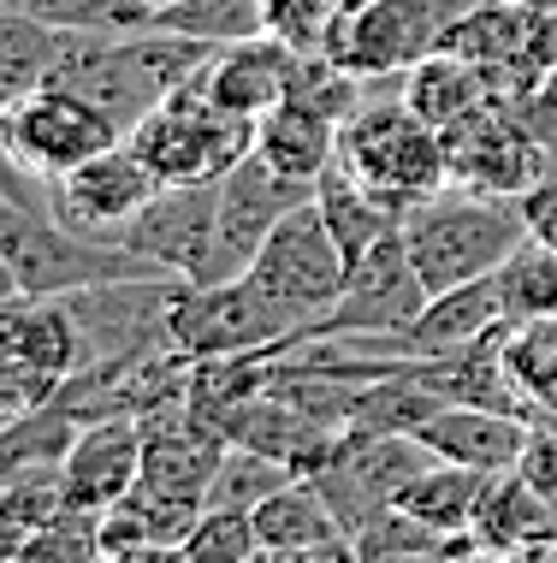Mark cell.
I'll list each match as a JSON object with an SVG mask.
<instances>
[{"mask_svg":"<svg viewBox=\"0 0 557 563\" xmlns=\"http://www.w3.org/2000/svg\"><path fill=\"white\" fill-rule=\"evenodd\" d=\"M427 463H433V451L421 445V433H356L350 428L344 445L333 451V463H326L321 475H309V481L333 498L338 522L350 528V540H356V528H363L374 510L398 505V493Z\"/></svg>","mask_w":557,"mask_h":563,"instance_id":"12","label":"cell"},{"mask_svg":"<svg viewBox=\"0 0 557 563\" xmlns=\"http://www.w3.org/2000/svg\"><path fill=\"white\" fill-rule=\"evenodd\" d=\"M522 475L539 481L546 493H557V409H534L528 421V445H522Z\"/></svg>","mask_w":557,"mask_h":563,"instance_id":"39","label":"cell"},{"mask_svg":"<svg viewBox=\"0 0 557 563\" xmlns=\"http://www.w3.org/2000/svg\"><path fill=\"white\" fill-rule=\"evenodd\" d=\"M214 54H220V42L185 36V30H167V24H148V30H66V48H59L48 84L78 89L83 101H96V108L131 136V125H143L172 89L202 78Z\"/></svg>","mask_w":557,"mask_h":563,"instance_id":"2","label":"cell"},{"mask_svg":"<svg viewBox=\"0 0 557 563\" xmlns=\"http://www.w3.org/2000/svg\"><path fill=\"white\" fill-rule=\"evenodd\" d=\"M255 155H267L291 178H321L338 155V125L326 113H314L309 101L285 96L274 113L255 119Z\"/></svg>","mask_w":557,"mask_h":563,"instance_id":"25","label":"cell"},{"mask_svg":"<svg viewBox=\"0 0 557 563\" xmlns=\"http://www.w3.org/2000/svg\"><path fill=\"white\" fill-rule=\"evenodd\" d=\"M469 534L480 540V558H557V493L504 468L480 493Z\"/></svg>","mask_w":557,"mask_h":563,"instance_id":"18","label":"cell"},{"mask_svg":"<svg viewBox=\"0 0 557 563\" xmlns=\"http://www.w3.org/2000/svg\"><path fill=\"white\" fill-rule=\"evenodd\" d=\"M450 12H457L450 0H350V7H338V24L321 54L374 84L403 78L415 59L439 48Z\"/></svg>","mask_w":557,"mask_h":563,"instance_id":"10","label":"cell"},{"mask_svg":"<svg viewBox=\"0 0 557 563\" xmlns=\"http://www.w3.org/2000/svg\"><path fill=\"white\" fill-rule=\"evenodd\" d=\"M445 161H450V185L516 196V202L552 173V155L539 148L522 101L510 96H487L475 113L445 125Z\"/></svg>","mask_w":557,"mask_h":563,"instance_id":"11","label":"cell"},{"mask_svg":"<svg viewBox=\"0 0 557 563\" xmlns=\"http://www.w3.org/2000/svg\"><path fill=\"white\" fill-rule=\"evenodd\" d=\"M0 273L7 297H66L83 285H113V279H155V262H143L125 243L83 238L78 225L54 208L48 178L24 173L7 161V196H0ZM178 279V273H172Z\"/></svg>","mask_w":557,"mask_h":563,"instance_id":"1","label":"cell"},{"mask_svg":"<svg viewBox=\"0 0 557 563\" xmlns=\"http://www.w3.org/2000/svg\"><path fill=\"white\" fill-rule=\"evenodd\" d=\"M297 66H303V54H297L291 42H279V36H267V30H261V36L225 42V48L208 59V71L196 84H202L225 113L261 119V113H274L279 101L291 96Z\"/></svg>","mask_w":557,"mask_h":563,"instance_id":"19","label":"cell"},{"mask_svg":"<svg viewBox=\"0 0 557 563\" xmlns=\"http://www.w3.org/2000/svg\"><path fill=\"white\" fill-rule=\"evenodd\" d=\"M285 481H297L291 463H279L267 451H249V445H232L214 468V486H208V510H255Z\"/></svg>","mask_w":557,"mask_h":563,"instance_id":"32","label":"cell"},{"mask_svg":"<svg viewBox=\"0 0 557 563\" xmlns=\"http://www.w3.org/2000/svg\"><path fill=\"white\" fill-rule=\"evenodd\" d=\"M504 362L534 409H557V314L504 332Z\"/></svg>","mask_w":557,"mask_h":563,"instance_id":"34","label":"cell"},{"mask_svg":"<svg viewBox=\"0 0 557 563\" xmlns=\"http://www.w3.org/2000/svg\"><path fill=\"white\" fill-rule=\"evenodd\" d=\"M539 66H557V12H546V19H539Z\"/></svg>","mask_w":557,"mask_h":563,"instance_id":"42","label":"cell"},{"mask_svg":"<svg viewBox=\"0 0 557 563\" xmlns=\"http://www.w3.org/2000/svg\"><path fill=\"white\" fill-rule=\"evenodd\" d=\"M125 143L137 148L167 185H208V178H225L255 148V119L225 113L202 84H185V89H172L143 125H131Z\"/></svg>","mask_w":557,"mask_h":563,"instance_id":"5","label":"cell"},{"mask_svg":"<svg viewBox=\"0 0 557 563\" xmlns=\"http://www.w3.org/2000/svg\"><path fill=\"white\" fill-rule=\"evenodd\" d=\"M244 273L274 302H285L297 321L321 327L333 314V302L344 297V285H350V255L338 250L321 202H303L267 232V243L255 250V262Z\"/></svg>","mask_w":557,"mask_h":563,"instance_id":"7","label":"cell"},{"mask_svg":"<svg viewBox=\"0 0 557 563\" xmlns=\"http://www.w3.org/2000/svg\"><path fill=\"white\" fill-rule=\"evenodd\" d=\"M143 416H101L83 421V433L71 439L66 463V505L71 510H96L108 516L113 505H125L143 481Z\"/></svg>","mask_w":557,"mask_h":563,"instance_id":"16","label":"cell"},{"mask_svg":"<svg viewBox=\"0 0 557 563\" xmlns=\"http://www.w3.org/2000/svg\"><path fill=\"white\" fill-rule=\"evenodd\" d=\"M83 433V421L71 416V409L59 404H42L30 409V416H12L7 428H0V475H12V468H42V463H66L71 439Z\"/></svg>","mask_w":557,"mask_h":563,"instance_id":"31","label":"cell"},{"mask_svg":"<svg viewBox=\"0 0 557 563\" xmlns=\"http://www.w3.org/2000/svg\"><path fill=\"white\" fill-rule=\"evenodd\" d=\"M522 113H528V125H534V136H539V148H546L552 166H557V66L546 71V84H539L534 96L522 101Z\"/></svg>","mask_w":557,"mask_h":563,"instance_id":"40","label":"cell"},{"mask_svg":"<svg viewBox=\"0 0 557 563\" xmlns=\"http://www.w3.org/2000/svg\"><path fill=\"white\" fill-rule=\"evenodd\" d=\"M119 243L137 250L143 262L178 273L185 285L237 279L232 255H225V243H220V178H208V185H167L125 225Z\"/></svg>","mask_w":557,"mask_h":563,"instance_id":"9","label":"cell"},{"mask_svg":"<svg viewBox=\"0 0 557 563\" xmlns=\"http://www.w3.org/2000/svg\"><path fill=\"white\" fill-rule=\"evenodd\" d=\"M185 563H255L261 534H255V510H202V522L178 545Z\"/></svg>","mask_w":557,"mask_h":563,"instance_id":"35","label":"cell"},{"mask_svg":"<svg viewBox=\"0 0 557 563\" xmlns=\"http://www.w3.org/2000/svg\"><path fill=\"white\" fill-rule=\"evenodd\" d=\"M7 7H30L36 19L59 30H148L155 7L148 0H7Z\"/></svg>","mask_w":557,"mask_h":563,"instance_id":"36","label":"cell"},{"mask_svg":"<svg viewBox=\"0 0 557 563\" xmlns=\"http://www.w3.org/2000/svg\"><path fill=\"white\" fill-rule=\"evenodd\" d=\"M510 314H504V291H499V273L469 285H450L415 314V327L403 332L410 356H439V350H469L487 339H504Z\"/></svg>","mask_w":557,"mask_h":563,"instance_id":"22","label":"cell"},{"mask_svg":"<svg viewBox=\"0 0 557 563\" xmlns=\"http://www.w3.org/2000/svg\"><path fill=\"white\" fill-rule=\"evenodd\" d=\"M487 481L492 475H480V468H463V463L433 456V463L398 493V505L415 510L421 522H433L439 534H469L475 505H480V493H487Z\"/></svg>","mask_w":557,"mask_h":563,"instance_id":"29","label":"cell"},{"mask_svg":"<svg viewBox=\"0 0 557 563\" xmlns=\"http://www.w3.org/2000/svg\"><path fill=\"white\" fill-rule=\"evenodd\" d=\"M338 7L344 0H267L261 30L279 42H291L297 54H321L326 36H333V24H338Z\"/></svg>","mask_w":557,"mask_h":563,"instance_id":"38","label":"cell"},{"mask_svg":"<svg viewBox=\"0 0 557 563\" xmlns=\"http://www.w3.org/2000/svg\"><path fill=\"white\" fill-rule=\"evenodd\" d=\"M48 190H54V208L78 225L83 238L119 243L125 225L167 190V178H160L131 143H113V148H101L96 161H83V166H71L66 178H54Z\"/></svg>","mask_w":557,"mask_h":563,"instance_id":"13","label":"cell"},{"mask_svg":"<svg viewBox=\"0 0 557 563\" xmlns=\"http://www.w3.org/2000/svg\"><path fill=\"white\" fill-rule=\"evenodd\" d=\"M0 143H7V161L24 166L36 178H66L71 166L96 161L101 148L125 143V131L113 125L96 101H83L78 89L42 84L30 89L24 101H7V119H0Z\"/></svg>","mask_w":557,"mask_h":563,"instance_id":"8","label":"cell"},{"mask_svg":"<svg viewBox=\"0 0 557 563\" xmlns=\"http://www.w3.org/2000/svg\"><path fill=\"white\" fill-rule=\"evenodd\" d=\"M303 202H314V178L279 173L267 155L249 148V155L220 178V243H225V255H232V267L244 273L255 262V250L267 243V232Z\"/></svg>","mask_w":557,"mask_h":563,"instance_id":"15","label":"cell"},{"mask_svg":"<svg viewBox=\"0 0 557 563\" xmlns=\"http://www.w3.org/2000/svg\"><path fill=\"white\" fill-rule=\"evenodd\" d=\"M427 302H433V291L421 285V273L410 262V243H403V225H398V232H386L350 267L344 297L333 302V314L314 332H410Z\"/></svg>","mask_w":557,"mask_h":563,"instance_id":"14","label":"cell"},{"mask_svg":"<svg viewBox=\"0 0 557 563\" xmlns=\"http://www.w3.org/2000/svg\"><path fill=\"white\" fill-rule=\"evenodd\" d=\"M522 214H528V232H534V238L557 243V166L539 178L528 196H522Z\"/></svg>","mask_w":557,"mask_h":563,"instance_id":"41","label":"cell"},{"mask_svg":"<svg viewBox=\"0 0 557 563\" xmlns=\"http://www.w3.org/2000/svg\"><path fill=\"white\" fill-rule=\"evenodd\" d=\"M261 19H267V0H172V7L155 12V24L220 42V48L225 42H244V36H261Z\"/></svg>","mask_w":557,"mask_h":563,"instance_id":"33","label":"cell"},{"mask_svg":"<svg viewBox=\"0 0 557 563\" xmlns=\"http://www.w3.org/2000/svg\"><path fill=\"white\" fill-rule=\"evenodd\" d=\"M403 78H380L368 89V101L338 125V155L344 166L368 178L391 208L410 214L415 202L439 196L450 185V161H445V131L427 125L410 101H403Z\"/></svg>","mask_w":557,"mask_h":563,"instance_id":"4","label":"cell"},{"mask_svg":"<svg viewBox=\"0 0 557 563\" xmlns=\"http://www.w3.org/2000/svg\"><path fill=\"white\" fill-rule=\"evenodd\" d=\"M19 563H108L101 558V516L66 505L59 522H48L42 534H30Z\"/></svg>","mask_w":557,"mask_h":563,"instance_id":"37","label":"cell"},{"mask_svg":"<svg viewBox=\"0 0 557 563\" xmlns=\"http://www.w3.org/2000/svg\"><path fill=\"white\" fill-rule=\"evenodd\" d=\"M403 101L427 119V125H457L463 113H475L487 96H499V84H492V71L480 66L469 54H450V48H433L427 59H415L410 71H403Z\"/></svg>","mask_w":557,"mask_h":563,"instance_id":"24","label":"cell"},{"mask_svg":"<svg viewBox=\"0 0 557 563\" xmlns=\"http://www.w3.org/2000/svg\"><path fill=\"white\" fill-rule=\"evenodd\" d=\"M0 362H24L54 379L83 368V332L66 297H7L0 309Z\"/></svg>","mask_w":557,"mask_h":563,"instance_id":"21","label":"cell"},{"mask_svg":"<svg viewBox=\"0 0 557 563\" xmlns=\"http://www.w3.org/2000/svg\"><path fill=\"white\" fill-rule=\"evenodd\" d=\"M66 48V30L36 19L30 7L0 12V101H24L30 89L54 78V59Z\"/></svg>","mask_w":557,"mask_h":563,"instance_id":"27","label":"cell"},{"mask_svg":"<svg viewBox=\"0 0 557 563\" xmlns=\"http://www.w3.org/2000/svg\"><path fill=\"white\" fill-rule=\"evenodd\" d=\"M534 416H510V409H480V404H445L439 416L421 428V445L445 463L480 468V475H504L522 463Z\"/></svg>","mask_w":557,"mask_h":563,"instance_id":"20","label":"cell"},{"mask_svg":"<svg viewBox=\"0 0 557 563\" xmlns=\"http://www.w3.org/2000/svg\"><path fill=\"white\" fill-rule=\"evenodd\" d=\"M522 7H534L539 19H546V12H557V0H522Z\"/></svg>","mask_w":557,"mask_h":563,"instance_id":"43","label":"cell"},{"mask_svg":"<svg viewBox=\"0 0 557 563\" xmlns=\"http://www.w3.org/2000/svg\"><path fill=\"white\" fill-rule=\"evenodd\" d=\"M314 202H321L326 225H333L338 250L350 255V267L363 262L386 232H398V225H403V208H391L386 196L356 173V166H344V155H333V166L314 178Z\"/></svg>","mask_w":557,"mask_h":563,"instance_id":"23","label":"cell"},{"mask_svg":"<svg viewBox=\"0 0 557 563\" xmlns=\"http://www.w3.org/2000/svg\"><path fill=\"white\" fill-rule=\"evenodd\" d=\"M255 534H261V558L274 563H356L350 528L309 475L285 481L274 498L255 505Z\"/></svg>","mask_w":557,"mask_h":563,"instance_id":"17","label":"cell"},{"mask_svg":"<svg viewBox=\"0 0 557 563\" xmlns=\"http://www.w3.org/2000/svg\"><path fill=\"white\" fill-rule=\"evenodd\" d=\"M148 7H155V12H160V7H172V0H148Z\"/></svg>","mask_w":557,"mask_h":563,"instance_id":"44","label":"cell"},{"mask_svg":"<svg viewBox=\"0 0 557 563\" xmlns=\"http://www.w3.org/2000/svg\"><path fill=\"white\" fill-rule=\"evenodd\" d=\"M499 291H504L510 327H528V321L557 314V243L528 232L510 250V262L499 267Z\"/></svg>","mask_w":557,"mask_h":563,"instance_id":"30","label":"cell"},{"mask_svg":"<svg viewBox=\"0 0 557 563\" xmlns=\"http://www.w3.org/2000/svg\"><path fill=\"white\" fill-rule=\"evenodd\" d=\"M391 558H480V540L475 534H439L415 510L386 505L356 528V563H391Z\"/></svg>","mask_w":557,"mask_h":563,"instance_id":"28","label":"cell"},{"mask_svg":"<svg viewBox=\"0 0 557 563\" xmlns=\"http://www.w3.org/2000/svg\"><path fill=\"white\" fill-rule=\"evenodd\" d=\"M522 238H528V214H522L516 196H492L475 185H445L439 196H427L403 214L410 262L433 297L499 273Z\"/></svg>","mask_w":557,"mask_h":563,"instance_id":"3","label":"cell"},{"mask_svg":"<svg viewBox=\"0 0 557 563\" xmlns=\"http://www.w3.org/2000/svg\"><path fill=\"white\" fill-rule=\"evenodd\" d=\"M344 7H350V0H344Z\"/></svg>","mask_w":557,"mask_h":563,"instance_id":"45","label":"cell"},{"mask_svg":"<svg viewBox=\"0 0 557 563\" xmlns=\"http://www.w3.org/2000/svg\"><path fill=\"white\" fill-rule=\"evenodd\" d=\"M167 332L190 362H202V356H249V350L297 344L314 327L297 321L285 302H274L249 273H237V279H220V285H185Z\"/></svg>","mask_w":557,"mask_h":563,"instance_id":"6","label":"cell"},{"mask_svg":"<svg viewBox=\"0 0 557 563\" xmlns=\"http://www.w3.org/2000/svg\"><path fill=\"white\" fill-rule=\"evenodd\" d=\"M59 516H66V475H59V463L0 475V563H19L30 534H42Z\"/></svg>","mask_w":557,"mask_h":563,"instance_id":"26","label":"cell"}]
</instances>
